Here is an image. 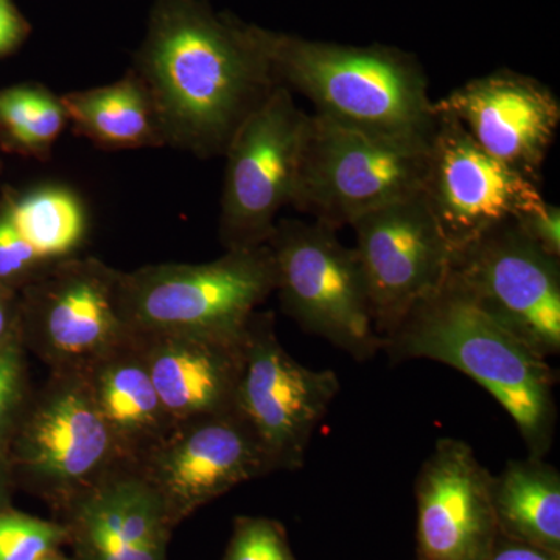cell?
<instances>
[{
    "instance_id": "1",
    "label": "cell",
    "mask_w": 560,
    "mask_h": 560,
    "mask_svg": "<svg viewBox=\"0 0 560 560\" xmlns=\"http://www.w3.org/2000/svg\"><path fill=\"white\" fill-rule=\"evenodd\" d=\"M165 145L209 160L231 139L278 81L259 33L238 32L190 3L158 13L139 61Z\"/></svg>"
},
{
    "instance_id": "2",
    "label": "cell",
    "mask_w": 560,
    "mask_h": 560,
    "mask_svg": "<svg viewBox=\"0 0 560 560\" xmlns=\"http://www.w3.org/2000/svg\"><path fill=\"white\" fill-rule=\"evenodd\" d=\"M393 361L431 360L463 372L511 416L529 456L555 442L556 372L548 359L500 326L451 278L383 341Z\"/></svg>"
},
{
    "instance_id": "3",
    "label": "cell",
    "mask_w": 560,
    "mask_h": 560,
    "mask_svg": "<svg viewBox=\"0 0 560 560\" xmlns=\"http://www.w3.org/2000/svg\"><path fill=\"white\" fill-rule=\"evenodd\" d=\"M259 39L278 84L307 97L316 116L393 138L433 136L438 116L429 81L407 55L267 33Z\"/></svg>"
},
{
    "instance_id": "4",
    "label": "cell",
    "mask_w": 560,
    "mask_h": 560,
    "mask_svg": "<svg viewBox=\"0 0 560 560\" xmlns=\"http://www.w3.org/2000/svg\"><path fill=\"white\" fill-rule=\"evenodd\" d=\"M275 290V260L265 243L206 264L121 271L120 307L128 329L139 334H237Z\"/></svg>"
},
{
    "instance_id": "5",
    "label": "cell",
    "mask_w": 560,
    "mask_h": 560,
    "mask_svg": "<svg viewBox=\"0 0 560 560\" xmlns=\"http://www.w3.org/2000/svg\"><path fill=\"white\" fill-rule=\"evenodd\" d=\"M430 140L374 135L312 114L291 206L340 230L371 210L422 195Z\"/></svg>"
},
{
    "instance_id": "6",
    "label": "cell",
    "mask_w": 560,
    "mask_h": 560,
    "mask_svg": "<svg viewBox=\"0 0 560 560\" xmlns=\"http://www.w3.org/2000/svg\"><path fill=\"white\" fill-rule=\"evenodd\" d=\"M5 453L14 485L21 481L62 508L125 466L83 370L50 371L44 385L32 389Z\"/></svg>"
},
{
    "instance_id": "7",
    "label": "cell",
    "mask_w": 560,
    "mask_h": 560,
    "mask_svg": "<svg viewBox=\"0 0 560 560\" xmlns=\"http://www.w3.org/2000/svg\"><path fill=\"white\" fill-rule=\"evenodd\" d=\"M329 224L278 220L267 245L283 312L307 334L331 342L357 361L382 350L355 248Z\"/></svg>"
},
{
    "instance_id": "8",
    "label": "cell",
    "mask_w": 560,
    "mask_h": 560,
    "mask_svg": "<svg viewBox=\"0 0 560 560\" xmlns=\"http://www.w3.org/2000/svg\"><path fill=\"white\" fill-rule=\"evenodd\" d=\"M312 114L282 84L243 121L228 145L221 197L224 249L265 245L280 210L291 206L311 132Z\"/></svg>"
},
{
    "instance_id": "9",
    "label": "cell",
    "mask_w": 560,
    "mask_h": 560,
    "mask_svg": "<svg viewBox=\"0 0 560 560\" xmlns=\"http://www.w3.org/2000/svg\"><path fill=\"white\" fill-rule=\"evenodd\" d=\"M121 271L95 257L51 261L22 289L20 334L50 371L84 370L130 337Z\"/></svg>"
},
{
    "instance_id": "10",
    "label": "cell",
    "mask_w": 560,
    "mask_h": 560,
    "mask_svg": "<svg viewBox=\"0 0 560 560\" xmlns=\"http://www.w3.org/2000/svg\"><path fill=\"white\" fill-rule=\"evenodd\" d=\"M448 278L545 359L560 352V264L515 221L453 250Z\"/></svg>"
},
{
    "instance_id": "11",
    "label": "cell",
    "mask_w": 560,
    "mask_h": 560,
    "mask_svg": "<svg viewBox=\"0 0 560 560\" xmlns=\"http://www.w3.org/2000/svg\"><path fill=\"white\" fill-rule=\"evenodd\" d=\"M340 389L334 371L302 366L287 352L271 312L254 313L246 327L235 408L259 438L275 471L304 466L313 433Z\"/></svg>"
},
{
    "instance_id": "12",
    "label": "cell",
    "mask_w": 560,
    "mask_h": 560,
    "mask_svg": "<svg viewBox=\"0 0 560 560\" xmlns=\"http://www.w3.org/2000/svg\"><path fill=\"white\" fill-rule=\"evenodd\" d=\"M131 469L153 490L172 526L235 486L275 471L237 408L176 423Z\"/></svg>"
},
{
    "instance_id": "13",
    "label": "cell",
    "mask_w": 560,
    "mask_h": 560,
    "mask_svg": "<svg viewBox=\"0 0 560 560\" xmlns=\"http://www.w3.org/2000/svg\"><path fill=\"white\" fill-rule=\"evenodd\" d=\"M350 228L383 342L444 285L453 249L422 195L371 210Z\"/></svg>"
},
{
    "instance_id": "14",
    "label": "cell",
    "mask_w": 560,
    "mask_h": 560,
    "mask_svg": "<svg viewBox=\"0 0 560 560\" xmlns=\"http://www.w3.org/2000/svg\"><path fill=\"white\" fill-rule=\"evenodd\" d=\"M434 113L422 198L453 250L545 201L540 180L490 156L455 117Z\"/></svg>"
},
{
    "instance_id": "15",
    "label": "cell",
    "mask_w": 560,
    "mask_h": 560,
    "mask_svg": "<svg viewBox=\"0 0 560 560\" xmlns=\"http://www.w3.org/2000/svg\"><path fill=\"white\" fill-rule=\"evenodd\" d=\"M434 110L455 117L490 156L540 180L560 125L559 98L540 81L497 70L456 88Z\"/></svg>"
},
{
    "instance_id": "16",
    "label": "cell",
    "mask_w": 560,
    "mask_h": 560,
    "mask_svg": "<svg viewBox=\"0 0 560 560\" xmlns=\"http://www.w3.org/2000/svg\"><path fill=\"white\" fill-rule=\"evenodd\" d=\"M418 536L425 560H486L497 526L492 475L467 442L442 438L420 467Z\"/></svg>"
},
{
    "instance_id": "17",
    "label": "cell",
    "mask_w": 560,
    "mask_h": 560,
    "mask_svg": "<svg viewBox=\"0 0 560 560\" xmlns=\"http://www.w3.org/2000/svg\"><path fill=\"white\" fill-rule=\"evenodd\" d=\"M131 334L175 425L235 408L245 366L246 329L237 334Z\"/></svg>"
},
{
    "instance_id": "18",
    "label": "cell",
    "mask_w": 560,
    "mask_h": 560,
    "mask_svg": "<svg viewBox=\"0 0 560 560\" xmlns=\"http://www.w3.org/2000/svg\"><path fill=\"white\" fill-rule=\"evenodd\" d=\"M79 560H165L172 525L131 467H117L66 504Z\"/></svg>"
},
{
    "instance_id": "19",
    "label": "cell",
    "mask_w": 560,
    "mask_h": 560,
    "mask_svg": "<svg viewBox=\"0 0 560 560\" xmlns=\"http://www.w3.org/2000/svg\"><path fill=\"white\" fill-rule=\"evenodd\" d=\"M92 399L125 466L132 467L171 431L135 335L84 368Z\"/></svg>"
},
{
    "instance_id": "20",
    "label": "cell",
    "mask_w": 560,
    "mask_h": 560,
    "mask_svg": "<svg viewBox=\"0 0 560 560\" xmlns=\"http://www.w3.org/2000/svg\"><path fill=\"white\" fill-rule=\"evenodd\" d=\"M73 130L102 149L164 147L156 109L138 72L108 86L62 95Z\"/></svg>"
},
{
    "instance_id": "21",
    "label": "cell",
    "mask_w": 560,
    "mask_h": 560,
    "mask_svg": "<svg viewBox=\"0 0 560 560\" xmlns=\"http://www.w3.org/2000/svg\"><path fill=\"white\" fill-rule=\"evenodd\" d=\"M497 525L541 550L560 545V474L544 458L512 459L492 477Z\"/></svg>"
},
{
    "instance_id": "22",
    "label": "cell",
    "mask_w": 560,
    "mask_h": 560,
    "mask_svg": "<svg viewBox=\"0 0 560 560\" xmlns=\"http://www.w3.org/2000/svg\"><path fill=\"white\" fill-rule=\"evenodd\" d=\"M5 206L14 226L43 260L73 257L86 238V209L68 187H40L10 198Z\"/></svg>"
},
{
    "instance_id": "23",
    "label": "cell",
    "mask_w": 560,
    "mask_h": 560,
    "mask_svg": "<svg viewBox=\"0 0 560 560\" xmlns=\"http://www.w3.org/2000/svg\"><path fill=\"white\" fill-rule=\"evenodd\" d=\"M61 98L43 86H14L0 91V128L14 147L47 156L66 125Z\"/></svg>"
},
{
    "instance_id": "24",
    "label": "cell",
    "mask_w": 560,
    "mask_h": 560,
    "mask_svg": "<svg viewBox=\"0 0 560 560\" xmlns=\"http://www.w3.org/2000/svg\"><path fill=\"white\" fill-rule=\"evenodd\" d=\"M69 540L68 526L7 508L0 511V560H40Z\"/></svg>"
},
{
    "instance_id": "25",
    "label": "cell",
    "mask_w": 560,
    "mask_h": 560,
    "mask_svg": "<svg viewBox=\"0 0 560 560\" xmlns=\"http://www.w3.org/2000/svg\"><path fill=\"white\" fill-rule=\"evenodd\" d=\"M24 350L21 341L0 345V448H5L32 393Z\"/></svg>"
},
{
    "instance_id": "26",
    "label": "cell",
    "mask_w": 560,
    "mask_h": 560,
    "mask_svg": "<svg viewBox=\"0 0 560 560\" xmlns=\"http://www.w3.org/2000/svg\"><path fill=\"white\" fill-rule=\"evenodd\" d=\"M51 261L40 259L14 226L7 206L0 210V285L24 289Z\"/></svg>"
},
{
    "instance_id": "27",
    "label": "cell",
    "mask_w": 560,
    "mask_h": 560,
    "mask_svg": "<svg viewBox=\"0 0 560 560\" xmlns=\"http://www.w3.org/2000/svg\"><path fill=\"white\" fill-rule=\"evenodd\" d=\"M224 560H293L278 523L241 518Z\"/></svg>"
},
{
    "instance_id": "28",
    "label": "cell",
    "mask_w": 560,
    "mask_h": 560,
    "mask_svg": "<svg viewBox=\"0 0 560 560\" xmlns=\"http://www.w3.org/2000/svg\"><path fill=\"white\" fill-rule=\"evenodd\" d=\"M526 235L545 253L560 259V210L547 201L514 220Z\"/></svg>"
},
{
    "instance_id": "29",
    "label": "cell",
    "mask_w": 560,
    "mask_h": 560,
    "mask_svg": "<svg viewBox=\"0 0 560 560\" xmlns=\"http://www.w3.org/2000/svg\"><path fill=\"white\" fill-rule=\"evenodd\" d=\"M21 341L20 300L16 291L0 285V345Z\"/></svg>"
},
{
    "instance_id": "30",
    "label": "cell",
    "mask_w": 560,
    "mask_h": 560,
    "mask_svg": "<svg viewBox=\"0 0 560 560\" xmlns=\"http://www.w3.org/2000/svg\"><path fill=\"white\" fill-rule=\"evenodd\" d=\"M24 36V22L11 0H0V55L18 46Z\"/></svg>"
},
{
    "instance_id": "31",
    "label": "cell",
    "mask_w": 560,
    "mask_h": 560,
    "mask_svg": "<svg viewBox=\"0 0 560 560\" xmlns=\"http://www.w3.org/2000/svg\"><path fill=\"white\" fill-rule=\"evenodd\" d=\"M486 560H558L555 552L541 550L533 545H503L497 551H490Z\"/></svg>"
},
{
    "instance_id": "32",
    "label": "cell",
    "mask_w": 560,
    "mask_h": 560,
    "mask_svg": "<svg viewBox=\"0 0 560 560\" xmlns=\"http://www.w3.org/2000/svg\"><path fill=\"white\" fill-rule=\"evenodd\" d=\"M14 486L13 474L9 458H7L5 448H0V511L7 510L10 500V490Z\"/></svg>"
},
{
    "instance_id": "33",
    "label": "cell",
    "mask_w": 560,
    "mask_h": 560,
    "mask_svg": "<svg viewBox=\"0 0 560 560\" xmlns=\"http://www.w3.org/2000/svg\"><path fill=\"white\" fill-rule=\"evenodd\" d=\"M40 560H68V559L60 558V556H58L57 552H51V555L46 556V558H43Z\"/></svg>"
}]
</instances>
